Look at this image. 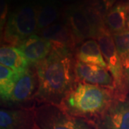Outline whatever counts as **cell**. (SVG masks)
I'll use <instances>...</instances> for the list:
<instances>
[{"label": "cell", "mask_w": 129, "mask_h": 129, "mask_svg": "<svg viewBox=\"0 0 129 129\" xmlns=\"http://www.w3.org/2000/svg\"><path fill=\"white\" fill-rule=\"evenodd\" d=\"M35 69L37 88L34 98L43 104L60 105L76 83L72 50L53 46Z\"/></svg>", "instance_id": "obj_1"}, {"label": "cell", "mask_w": 129, "mask_h": 129, "mask_svg": "<svg viewBox=\"0 0 129 129\" xmlns=\"http://www.w3.org/2000/svg\"><path fill=\"white\" fill-rule=\"evenodd\" d=\"M117 95L113 90L78 82L60 106L71 115L91 122L111 106Z\"/></svg>", "instance_id": "obj_2"}, {"label": "cell", "mask_w": 129, "mask_h": 129, "mask_svg": "<svg viewBox=\"0 0 129 129\" xmlns=\"http://www.w3.org/2000/svg\"><path fill=\"white\" fill-rule=\"evenodd\" d=\"M38 32L36 2H29L17 7L9 14L5 25L4 40L16 47Z\"/></svg>", "instance_id": "obj_3"}, {"label": "cell", "mask_w": 129, "mask_h": 129, "mask_svg": "<svg viewBox=\"0 0 129 129\" xmlns=\"http://www.w3.org/2000/svg\"><path fill=\"white\" fill-rule=\"evenodd\" d=\"M35 110L39 129H95L90 121L71 115L60 105L42 104Z\"/></svg>", "instance_id": "obj_4"}, {"label": "cell", "mask_w": 129, "mask_h": 129, "mask_svg": "<svg viewBox=\"0 0 129 129\" xmlns=\"http://www.w3.org/2000/svg\"><path fill=\"white\" fill-rule=\"evenodd\" d=\"M96 40L107 64V68L114 78L117 94L127 93L128 90L126 88L125 83L124 69L115 46L113 35L106 28L98 35Z\"/></svg>", "instance_id": "obj_5"}, {"label": "cell", "mask_w": 129, "mask_h": 129, "mask_svg": "<svg viewBox=\"0 0 129 129\" xmlns=\"http://www.w3.org/2000/svg\"><path fill=\"white\" fill-rule=\"evenodd\" d=\"M91 123L95 129H129V91L118 95L111 106Z\"/></svg>", "instance_id": "obj_6"}, {"label": "cell", "mask_w": 129, "mask_h": 129, "mask_svg": "<svg viewBox=\"0 0 129 129\" xmlns=\"http://www.w3.org/2000/svg\"><path fill=\"white\" fill-rule=\"evenodd\" d=\"M75 74L76 81L78 80V82L108 88L116 92L114 78L106 68L84 63L76 60L75 61Z\"/></svg>", "instance_id": "obj_7"}, {"label": "cell", "mask_w": 129, "mask_h": 129, "mask_svg": "<svg viewBox=\"0 0 129 129\" xmlns=\"http://www.w3.org/2000/svg\"><path fill=\"white\" fill-rule=\"evenodd\" d=\"M65 22L73 34L77 44L83 40L95 39V34L88 20L83 6L73 5L65 11Z\"/></svg>", "instance_id": "obj_8"}, {"label": "cell", "mask_w": 129, "mask_h": 129, "mask_svg": "<svg viewBox=\"0 0 129 129\" xmlns=\"http://www.w3.org/2000/svg\"><path fill=\"white\" fill-rule=\"evenodd\" d=\"M36 128L35 109H1L0 129H35Z\"/></svg>", "instance_id": "obj_9"}, {"label": "cell", "mask_w": 129, "mask_h": 129, "mask_svg": "<svg viewBox=\"0 0 129 129\" xmlns=\"http://www.w3.org/2000/svg\"><path fill=\"white\" fill-rule=\"evenodd\" d=\"M16 47L27 58L29 64L36 65L50 55L53 45L50 40L36 34L21 42Z\"/></svg>", "instance_id": "obj_10"}, {"label": "cell", "mask_w": 129, "mask_h": 129, "mask_svg": "<svg viewBox=\"0 0 129 129\" xmlns=\"http://www.w3.org/2000/svg\"><path fill=\"white\" fill-rule=\"evenodd\" d=\"M37 78L36 73L29 68L14 84L7 103H20L30 99L36 92Z\"/></svg>", "instance_id": "obj_11"}, {"label": "cell", "mask_w": 129, "mask_h": 129, "mask_svg": "<svg viewBox=\"0 0 129 129\" xmlns=\"http://www.w3.org/2000/svg\"><path fill=\"white\" fill-rule=\"evenodd\" d=\"M37 35L50 40L55 47L73 50L77 45L73 34L66 22L53 24L38 32Z\"/></svg>", "instance_id": "obj_12"}, {"label": "cell", "mask_w": 129, "mask_h": 129, "mask_svg": "<svg viewBox=\"0 0 129 129\" xmlns=\"http://www.w3.org/2000/svg\"><path fill=\"white\" fill-rule=\"evenodd\" d=\"M38 32L53 24L60 14L59 3L55 0H40L36 2Z\"/></svg>", "instance_id": "obj_13"}, {"label": "cell", "mask_w": 129, "mask_h": 129, "mask_svg": "<svg viewBox=\"0 0 129 129\" xmlns=\"http://www.w3.org/2000/svg\"><path fill=\"white\" fill-rule=\"evenodd\" d=\"M128 7L123 4H118L109 9L103 15L104 23L107 29L112 35L127 30Z\"/></svg>", "instance_id": "obj_14"}, {"label": "cell", "mask_w": 129, "mask_h": 129, "mask_svg": "<svg viewBox=\"0 0 129 129\" xmlns=\"http://www.w3.org/2000/svg\"><path fill=\"white\" fill-rule=\"evenodd\" d=\"M76 60L84 63L100 65L107 68L98 42L95 39L85 40L77 49Z\"/></svg>", "instance_id": "obj_15"}, {"label": "cell", "mask_w": 129, "mask_h": 129, "mask_svg": "<svg viewBox=\"0 0 129 129\" xmlns=\"http://www.w3.org/2000/svg\"><path fill=\"white\" fill-rule=\"evenodd\" d=\"M0 62L17 72H24L29 68V62L16 47L10 45H2L0 49Z\"/></svg>", "instance_id": "obj_16"}, {"label": "cell", "mask_w": 129, "mask_h": 129, "mask_svg": "<svg viewBox=\"0 0 129 129\" xmlns=\"http://www.w3.org/2000/svg\"><path fill=\"white\" fill-rule=\"evenodd\" d=\"M24 72H17L5 65H0V95L2 101H8L14 84Z\"/></svg>", "instance_id": "obj_17"}, {"label": "cell", "mask_w": 129, "mask_h": 129, "mask_svg": "<svg viewBox=\"0 0 129 129\" xmlns=\"http://www.w3.org/2000/svg\"><path fill=\"white\" fill-rule=\"evenodd\" d=\"M123 69H129V31L113 35Z\"/></svg>", "instance_id": "obj_18"}, {"label": "cell", "mask_w": 129, "mask_h": 129, "mask_svg": "<svg viewBox=\"0 0 129 129\" xmlns=\"http://www.w3.org/2000/svg\"><path fill=\"white\" fill-rule=\"evenodd\" d=\"M83 8L92 29L95 34V37H97L98 35L103 29L106 28L104 23L103 16L102 15L101 10L98 8V7L93 5H88L83 6Z\"/></svg>", "instance_id": "obj_19"}, {"label": "cell", "mask_w": 129, "mask_h": 129, "mask_svg": "<svg viewBox=\"0 0 129 129\" xmlns=\"http://www.w3.org/2000/svg\"><path fill=\"white\" fill-rule=\"evenodd\" d=\"M8 0H0L1 2V29L2 30V28L5 27L7 24V17L8 15Z\"/></svg>", "instance_id": "obj_20"}, {"label": "cell", "mask_w": 129, "mask_h": 129, "mask_svg": "<svg viewBox=\"0 0 129 129\" xmlns=\"http://www.w3.org/2000/svg\"><path fill=\"white\" fill-rule=\"evenodd\" d=\"M124 77L125 86L129 90V69L124 70Z\"/></svg>", "instance_id": "obj_21"}, {"label": "cell", "mask_w": 129, "mask_h": 129, "mask_svg": "<svg viewBox=\"0 0 129 129\" xmlns=\"http://www.w3.org/2000/svg\"><path fill=\"white\" fill-rule=\"evenodd\" d=\"M58 2H64V3H72L76 0H55Z\"/></svg>", "instance_id": "obj_22"}, {"label": "cell", "mask_w": 129, "mask_h": 129, "mask_svg": "<svg viewBox=\"0 0 129 129\" xmlns=\"http://www.w3.org/2000/svg\"><path fill=\"white\" fill-rule=\"evenodd\" d=\"M126 25H127V29H128V31H129V14L128 15V18H127V23H126Z\"/></svg>", "instance_id": "obj_23"}, {"label": "cell", "mask_w": 129, "mask_h": 129, "mask_svg": "<svg viewBox=\"0 0 129 129\" xmlns=\"http://www.w3.org/2000/svg\"><path fill=\"white\" fill-rule=\"evenodd\" d=\"M128 13H129V3H128Z\"/></svg>", "instance_id": "obj_24"}, {"label": "cell", "mask_w": 129, "mask_h": 129, "mask_svg": "<svg viewBox=\"0 0 129 129\" xmlns=\"http://www.w3.org/2000/svg\"><path fill=\"white\" fill-rule=\"evenodd\" d=\"M35 129H39V128H38V127H37V128H35Z\"/></svg>", "instance_id": "obj_25"}, {"label": "cell", "mask_w": 129, "mask_h": 129, "mask_svg": "<svg viewBox=\"0 0 129 129\" xmlns=\"http://www.w3.org/2000/svg\"><path fill=\"white\" fill-rule=\"evenodd\" d=\"M8 1H9V0H8Z\"/></svg>", "instance_id": "obj_26"}]
</instances>
